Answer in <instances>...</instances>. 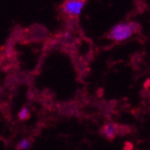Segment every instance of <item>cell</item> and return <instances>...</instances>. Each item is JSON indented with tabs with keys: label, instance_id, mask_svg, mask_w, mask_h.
I'll return each mask as SVG.
<instances>
[{
	"label": "cell",
	"instance_id": "cell-1",
	"mask_svg": "<svg viewBox=\"0 0 150 150\" xmlns=\"http://www.w3.org/2000/svg\"><path fill=\"white\" fill-rule=\"evenodd\" d=\"M136 31V24L130 22H121L114 26L109 32V38L115 41H124Z\"/></svg>",
	"mask_w": 150,
	"mask_h": 150
},
{
	"label": "cell",
	"instance_id": "cell-2",
	"mask_svg": "<svg viewBox=\"0 0 150 150\" xmlns=\"http://www.w3.org/2000/svg\"><path fill=\"white\" fill-rule=\"evenodd\" d=\"M85 6L84 1H81V0H69L66 1L63 5L62 11L69 15V16H79L81 13L82 9Z\"/></svg>",
	"mask_w": 150,
	"mask_h": 150
},
{
	"label": "cell",
	"instance_id": "cell-3",
	"mask_svg": "<svg viewBox=\"0 0 150 150\" xmlns=\"http://www.w3.org/2000/svg\"><path fill=\"white\" fill-rule=\"evenodd\" d=\"M103 134L107 138L112 139L115 137L116 134V126L115 125L109 123L103 126Z\"/></svg>",
	"mask_w": 150,
	"mask_h": 150
},
{
	"label": "cell",
	"instance_id": "cell-4",
	"mask_svg": "<svg viewBox=\"0 0 150 150\" xmlns=\"http://www.w3.org/2000/svg\"><path fill=\"white\" fill-rule=\"evenodd\" d=\"M29 146H30V141H29L28 138L21 139L18 142V147L19 150H26V149L29 148Z\"/></svg>",
	"mask_w": 150,
	"mask_h": 150
},
{
	"label": "cell",
	"instance_id": "cell-5",
	"mask_svg": "<svg viewBox=\"0 0 150 150\" xmlns=\"http://www.w3.org/2000/svg\"><path fill=\"white\" fill-rule=\"evenodd\" d=\"M28 114H29V112H28V107H23V108H21L19 112H18V118L20 120H25L28 118Z\"/></svg>",
	"mask_w": 150,
	"mask_h": 150
}]
</instances>
